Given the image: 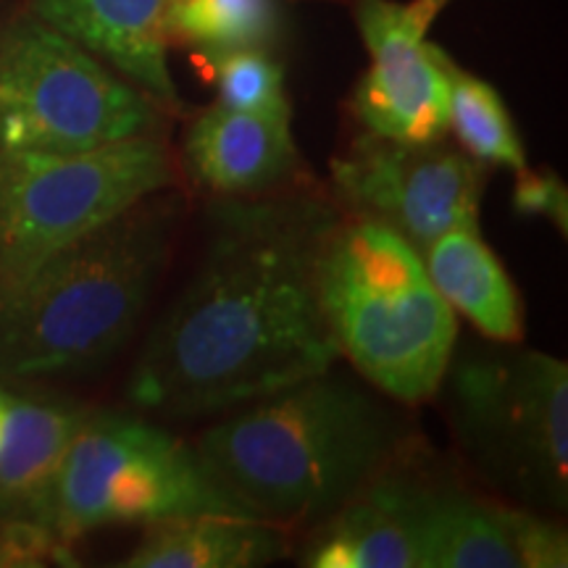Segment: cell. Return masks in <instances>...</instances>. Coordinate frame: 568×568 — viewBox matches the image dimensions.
<instances>
[{
    "instance_id": "6da1fadb",
    "label": "cell",
    "mask_w": 568,
    "mask_h": 568,
    "mask_svg": "<svg viewBox=\"0 0 568 568\" xmlns=\"http://www.w3.org/2000/svg\"><path fill=\"white\" fill-rule=\"evenodd\" d=\"M195 272L155 322L126 382L138 408L201 418L329 372L339 353L318 301L335 203L287 184L213 197Z\"/></svg>"
},
{
    "instance_id": "7a4b0ae2",
    "label": "cell",
    "mask_w": 568,
    "mask_h": 568,
    "mask_svg": "<svg viewBox=\"0 0 568 568\" xmlns=\"http://www.w3.org/2000/svg\"><path fill=\"white\" fill-rule=\"evenodd\" d=\"M408 426L329 372L226 410L197 443L205 466L253 516L308 531L406 458Z\"/></svg>"
},
{
    "instance_id": "3957f363",
    "label": "cell",
    "mask_w": 568,
    "mask_h": 568,
    "mask_svg": "<svg viewBox=\"0 0 568 568\" xmlns=\"http://www.w3.org/2000/svg\"><path fill=\"white\" fill-rule=\"evenodd\" d=\"M180 201L155 193L95 232L0 276V379L101 368L130 343L174 251Z\"/></svg>"
},
{
    "instance_id": "277c9868",
    "label": "cell",
    "mask_w": 568,
    "mask_h": 568,
    "mask_svg": "<svg viewBox=\"0 0 568 568\" xmlns=\"http://www.w3.org/2000/svg\"><path fill=\"white\" fill-rule=\"evenodd\" d=\"M318 301L337 353L400 406L439 395L458 339L456 311L418 251L368 219H343L318 261Z\"/></svg>"
},
{
    "instance_id": "5b68a950",
    "label": "cell",
    "mask_w": 568,
    "mask_h": 568,
    "mask_svg": "<svg viewBox=\"0 0 568 568\" xmlns=\"http://www.w3.org/2000/svg\"><path fill=\"white\" fill-rule=\"evenodd\" d=\"M439 393L460 453L503 500L566 514V361L514 343L456 347Z\"/></svg>"
},
{
    "instance_id": "8992f818",
    "label": "cell",
    "mask_w": 568,
    "mask_h": 568,
    "mask_svg": "<svg viewBox=\"0 0 568 568\" xmlns=\"http://www.w3.org/2000/svg\"><path fill=\"white\" fill-rule=\"evenodd\" d=\"M197 514L253 516L197 447L148 418L90 410L55 474L48 527L71 545L95 529Z\"/></svg>"
},
{
    "instance_id": "52a82bcc",
    "label": "cell",
    "mask_w": 568,
    "mask_h": 568,
    "mask_svg": "<svg viewBox=\"0 0 568 568\" xmlns=\"http://www.w3.org/2000/svg\"><path fill=\"white\" fill-rule=\"evenodd\" d=\"M159 122L145 92L38 17L0 34V151L84 153Z\"/></svg>"
},
{
    "instance_id": "ba28073f",
    "label": "cell",
    "mask_w": 568,
    "mask_h": 568,
    "mask_svg": "<svg viewBox=\"0 0 568 568\" xmlns=\"http://www.w3.org/2000/svg\"><path fill=\"white\" fill-rule=\"evenodd\" d=\"M174 184L176 161L159 134L84 153L0 151V276L24 272Z\"/></svg>"
},
{
    "instance_id": "9c48e42d",
    "label": "cell",
    "mask_w": 568,
    "mask_h": 568,
    "mask_svg": "<svg viewBox=\"0 0 568 568\" xmlns=\"http://www.w3.org/2000/svg\"><path fill=\"white\" fill-rule=\"evenodd\" d=\"M487 163L464 148L403 142L366 132L332 161V190L351 211L395 234L422 255L458 226H479Z\"/></svg>"
},
{
    "instance_id": "30bf717a",
    "label": "cell",
    "mask_w": 568,
    "mask_h": 568,
    "mask_svg": "<svg viewBox=\"0 0 568 568\" xmlns=\"http://www.w3.org/2000/svg\"><path fill=\"white\" fill-rule=\"evenodd\" d=\"M355 21L372 67L353 98L366 132L403 142L447 134V55L424 40L432 24L414 3L358 0Z\"/></svg>"
},
{
    "instance_id": "8fae6325",
    "label": "cell",
    "mask_w": 568,
    "mask_h": 568,
    "mask_svg": "<svg viewBox=\"0 0 568 568\" xmlns=\"http://www.w3.org/2000/svg\"><path fill=\"white\" fill-rule=\"evenodd\" d=\"M422 568H564L568 537L548 514L422 477Z\"/></svg>"
},
{
    "instance_id": "7c38bea8",
    "label": "cell",
    "mask_w": 568,
    "mask_h": 568,
    "mask_svg": "<svg viewBox=\"0 0 568 568\" xmlns=\"http://www.w3.org/2000/svg\"><path fill=\"white\" fill-rule=\"evenodd\" d=\"M422 477L400 460L343 508L308 529L301 564L308 568H422L418 537Z\"/></svg>"
},
{
    "instance_id": "4fadbf2b",
    "label": "cell",
    "mask_w": 568,
    "mask_h": 568,
    "mask_svg": "<svg viewBox=\"0 0 568 568\" xmlns=\"http://www.w3.org/2000/svg\"><path fill=\"white\" fill-rule=\"evenodd\" d=\"M184 172L211 197H251L295 184L301 153L290 119L258 116L216 103L184 138Z\"/></svg>"
},
{
    "instance_id": "5bb4252c",
    "label": "cell",
    "mask_w": 568,
    "mask_h": 568,
    "mask_svg": "<svg viewBox=\"0 0 568 568\" xmlns=\"http://www.w3.org/2000/svg\"><path fill=\"white\" fill-rule=\"evenodd\" d=\"M169 0H32V13L145 92L159 109L176 111L180 90L166 61Z\"/></svg>"
},
{
    "instance_id": "9a60e30c",
    "label": "cell",
    "mask_w": 568,
    "mask_h": 568,
    "mask_svg": "<svg viewBox=\"0 0 568 568\" xmlns=\"http://www.w3.org/2000/svg\"><path fill=\"white\" fill-rule=\"evenodd\" d=\"M0 379V518L48 524L55 474L88 408Z\"/></svg>"
},
{
    "instance_id": "2e32d148",
    "label": "cell",
    "mask_w": 568,
    "mask_h": 568,
    "mask_svg": "<svg viewBox=\"0 0 568 568\" xmlns=\"http://www.w3.org/2000/svg\"><path fill=\"white\" fill-rule=\"evenodd\" d=\"M422 261L443 301L477 326L481 337L489 343H521V297L479 226L445 232L426 247Z\"/></svg>"
},
{
    "instance_id": "e0dca14e",
    "label": "cell",
    "mask_w": 568,
    "mask_h": 568,
    "mask_svg": "<svg viewBox=\"0 0 568 568\" xmlns=\"http://www.w3.org/2000/svg\"><path fill=\"white\" fill-rule=\"evenodd\" d=\"M287 552V531L258 516L197 514L148 524L126 568H258Z\"/></svg>"
},
{
    "instance_id": "ac0fdd59",
    "label": "cell",
    "mask_w": 568,
    "mask_h": 568,
    "mask_svg": "<svg viewBox=\"0 0 568 568\" xmlns=\"http://www.w3.org/2000/svg\"><path fill=\"white\" fill-rule=\"evenodd\" d=\"M280 0H169L163 30L205 59L234 51H266L282 34Z\"/></svg>"
},
{
    "instance_id": "d6986e66",
    "label": "cell",
    "mask_w": 568,
    "mask_h": 568,
    "mask_svg": "<svg viewBox=\"0 0 568 568\" xmlns=\"http://www.w3.org/2000/svg\"><path fill=\"white\" fill-rule=\"evenodd\" d=\"M447 69V130L456 132L460 148L481 163L527 169L521 138L503 103L500 92L479 77L460 71L450 59Z\"/></svg>"
},
{
    "instance_id": "ffe728a7",
    "label": "cell",
    "mask_w": 568,
    "mask_h": 568,
    "mask_svg": "<svg viewBox=\"0 0 568 568\" xmlns=\"http://www.w3.org/2000/svg\"><path fill=\"white\" fill-rule=\"evenodd\" d=\"M219 103L226 109L290 119L284 71L266 51H234L213 59Z\"/></svg>"
},
{
    "instance_id": "44dd1931",
    "label": "cell",
    "mask_w": 568,
    "mask_h": 568,
    "mask_svg": "<svg viewBox=\"0 0 568 568\" xmlns=\"http://www.w3.org/2000/svg\"><path fill=\"white\" fill-rule=\"evenodd\" d=\"M77 564L71 545L48 524L30 518H0V568Z\"/></svg>"
},
{
    "instance_id": "7402d4cb",
    "label": "cell",
    "mask_w": 568,
    "mask_h": 568,
    "mask_svg": "<svg viewBox=\"0 0 568 568\" xmlns=\"http://www.w3.org/2000/svg\"><path fill=\"white\" fill-rule=\"evenodd\" d=\"M514 190V209L518 216L548 219L566 237L568 230V193L560 176L550 172H529L521 169Z\"/></svg>"
},
{
    "instance_id": "603a6c76",
    "label": "cell",
    "mask_w": 568,
    "mask_h": 568,
    "mask_svg": "<svg viewBox=\"0 0 568 568\" xmlns=\"http://www.w3.org/2000/svg\"><path fill=\"white\" fill-rule=\"evenodd\" d=\"M447 3V0H414V6H416V9L418 11H422L424 13V17L426 19H435L437 17V11L439 9H443V6Z\"/></svg>"
}]
</instances>
